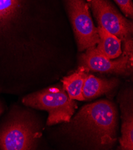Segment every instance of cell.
Wrapping results in <instances>:
<instances>
[{"instance_id": "4", "label": "cell", "mask_w": 133, "mask_h": 150, "mask_svg": "<svg viewBox=\"0 0 133 150\" xmlns=\"http://www.w3.org/2000/svg\"><path fill=\"white\" fill-rule=\"evenodd\" d=\"M124 47V53L115 61H111L102 54L96 46L88 48L81 57L82 67L87 69L100 72L129 74L132 67V40L125 41Z\"/></svg>"}, {"instance_id": "5", "label": "cell", "mask_w": 133, "mask_h": 150, "mask_svg": "<svg viewBox=\"0 0 133 150\" xmlns=\"http://www.w3.org/2000/svg\"><path fill=\"white\" fill-rule=\"evenodd\" d=\"M41 134L29 121L16 118L7 124L0 132V149H32Z\"/></svg>"}, {"instance_id": "9", "label": "cell", "mask_w": 133, "mask_h": 150, "mask_svg": "<svg viewBox=\"0 0 133 150\" xmlns=\"http://www.w3.org/2000/svg\"><path fill=\"white\" fill-rule=\"evenodd\" d=\"M87 76L85 68L82 67L77 72L63 79L64 90L71 99L85 100L82 95V89Z\"/></svg>"}, {"instance_id": "8", "label": "cell", "mask_w": 133, "mask_h": 150, "mask_svg": "<svg viewBox=\"0 0 133 150\" xmlns=\"http://www.w3.org/2000/svg\"><path fill=\"white\" fill-rule=\"evenodd\" d=\"M97 31L99 36V42L96 49L102 54L110 59H113L120 56L122 52L121 40L100 26H98Z\"/></svg>"}, {"instance_id": "7", "label": "cell", "mask_w": 133, "mask_h": 150, "mask_svg": "<svg viewBox=\"0 0 133 150\" xmlns=\"http://www.w3.org/2000/svg\"><path fill=\"white\" fill-rule=\"evenodd\" d=\"M118 84L116 80H105L97 78L93 75L87 76L82 89L85 100L92 99L113 90Z\"/></svg>"}, {"instance_id": "1", "label": "cell", "mask_w": 133, "mask_h": 150, "mask_svg": "<svg viewBox=\"0 0 133 150\" xmlns=\"http://www.w3.org/2000/svg\"><path fill=\"white\" fill-rule=\"evenodd\" d=\"M72 120L78 133L101 146H110L116 140L117 111L109 100L86 105Z\"/></svg>"}, {"instance_id": "10", "label": "cell", "mask_w": 133, "mask_h": 150, "mask_svg": "<svg viewBox=\"0 0 133 150\" xmlns=\"http://www.w3.org/2000/svg\"><path fill=\"white\" fill-rule=\"evenodd\" d=\"M122 109V137L120 142L122 149H133V115L132 109L129 110L127 104L121 105Z\"/></svg>"}, {"instance_id": "2", "label": "cell", "mask_w": 133, "mask_h": 150, "mask_svg": "<svg viewBox=\"0 0 133 150\" xmlns=\"http://www.w3.org/2000/svg\"><path fill=\"white\" fill-rule=\"evenodd\" d=\"M22 102L34 108L49 112L47 125L69 122L77 108V102L71 99L63 90L50 87L24 97Z\"/></svg>"}, {"instance_id": "3", "label": "cell", "mask_w": 133, "mask_h": 150, "mask_svg": "<svg viewBox=\"0 0 133 150\" xmlns=\"http://www.w3.org/2000/svg\"><path fill=\"white\" fill-rule=\"evenodd\" d=\"M78 47L82 52L96 46L99 36L85 0H65Z\"/></svg>"}, {"instance_id": "11", "label": "cell", "mask_w": 133, "mask_h": 150, "mask_svg": "<svg viewBox=\"0 0 133 150\" xmlns=\"http://www.w3.org/2000/svg\"><path fill=\"white\" fill-rule=\"evenodd\" d=\"M18 0H0V20L11 15L17 6Z\"/></svg>"}, {"instance_id": "12", "label": "cell", "mask_w": 133, "mask_h": 150, "mask_svg": "<svg viewBox=\"0 0 133 150\" xmlns=\"http://www.w3.org/2000/svg\"><path fill=\"white\" fill-rule=\"evenodd\" d=\"M127 17L132 18L133 6L131 0H115Z\"/></svg>"}, {"instance_id": "6", "label": "cell", "mask_w": 133, "mask_h": 150, "mask_svg": "<svg viewBox=\"0 0 133 150\" xmlns=\"http://www.w3.org/2000/svg\"><path fill=\"white\" fill-rule=\"evenodd\" d=\"M99 26L121 40L129 38L132 23L118 12L108 0H88Z\"/></svg>"}, {"instance_id": "13", "label": "cell", "mask_w": 133, "mask_h": 150, "mask_svg": "<svg viewBox=\"0 0 133 150\" xmlns=\"http://www.w3.org/2000/svg\"><path fill=\"white\" fill-rule=\"evenodd\" d=\"M3 111V108H2V106L1 105V104H0V115H1V114H2Z\"/></svg>"}]
</instances>
